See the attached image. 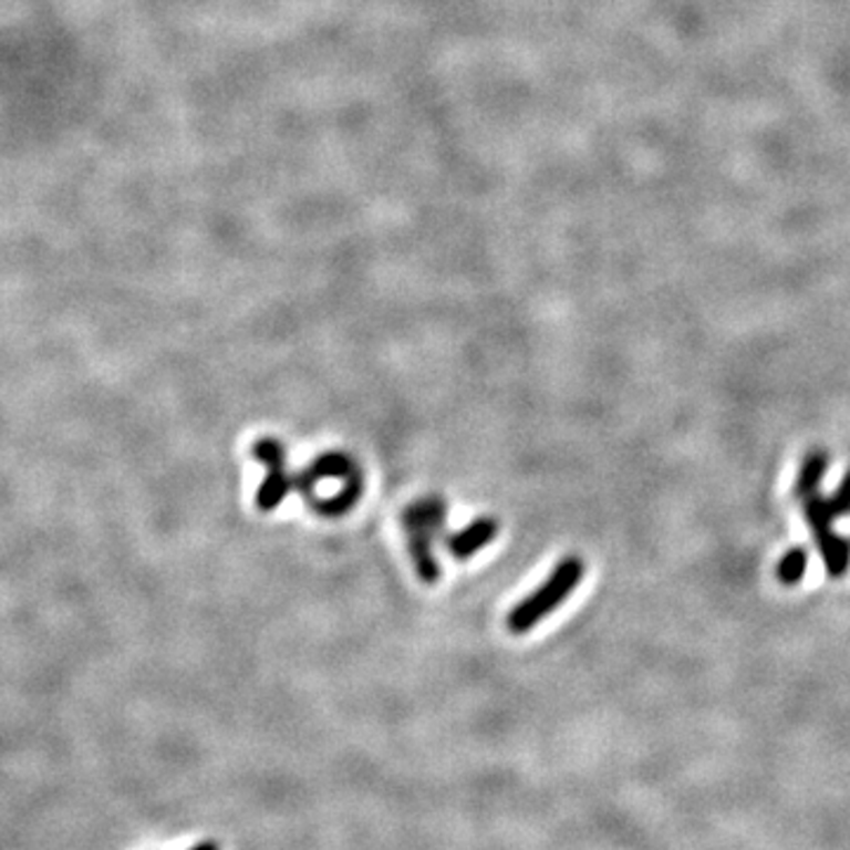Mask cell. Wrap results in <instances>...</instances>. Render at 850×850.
<instances>
[{
  "label": "cell",
  "mask_w": 850,
  "mask_h": 850,
  "mask_svg": "<svg viewBox=\"0 0 850 850\" xmlns=\"http://www.w3.org/2000/svg\"><path fill=\"white\" fill-rule=\"evenodd\" d=\"M191 850H220V846H218V843H212V841H204V843H199V846H194Z\"/></svg>",
  "instance_id": "cell-7"
},
{
  "label": "cell",
  "mask_w": 850,
  "mask_h": 850,
  "mask_svg": "<svg viewBox=\"0 0 850 850\" xmlns=\"http://www.w3.org/2000/svg\"><path fill=\"white\" fill-rule=\"evenodd\" d=\"M827 468V456L822 452H815L806 458L799 483H796V494L801 496L806 504V516L818 539L820 551L825 556L827 570L831 577H841L848 570L850 562V548L846 541L831 535V522L839 516L850 512V475L843 480L841 489L831 496V499H822L818 494L820 480Z\"/></svg>",
  "instance_id": "cell-1"
},
{
  "label": "cell",
  "mask_w": 850,
  "mask_h": 850,
  "mask_svg": "<svg viewBox=\"0 0 850 850\" xmlns=\"http://www.w3.org/2000/svg\"><path fill=\"white\" fill-rule=\"evenodd\" d=\"M496 535H499V522L494 518H477L456 531V535L447 537V551L456 560H468L475 553H480L487 543H491Z\"/></svg>",
  "instance_id": "cell-5"
},
{
  "label": "cell",
  "mask_w": 850,
  "mask_h": 850,
  "mask_svg": "<svg viewBox=\"0 0 850 850\" xmlns=\"http://www.w3.org/2000/svg\"><path fill=\"white\" fill-rule=\"evenodd\" d=\"M581 577H583V562L579 558L570 556V558L560 560L556 564L553 574L548 577L535 593L520 600L518 605L510 610V614L506 619L508 631L516 633V635L529 633L541 622V619H546L548 614H553L562 605V602L574 593Z\"/></svg>",
  "instance_id": "cell-2"
},
{
  "label": "cell",
  "mask_w": 850,
  "mask_h": 850,
  "mask_svg": "<svg viewBox=\"0 0 850 850\" xmlns=\"http://www.w3.org/2000/svg\"><path fill=\"white\" fill-rule=\"evenodd\" d=\"M447 506L439 496H425L404 510V529L410 541V553L416 564V572L425 583L439 579V564L435 558L433 541L445 527Z\"/></svg>",
  "instance_id": "cell-3"
},
{
  "label": "cell",
  "mask_w": 850,
  "mask_h": 850,
  "mask_svg": "<svg viewBox=\"0 0 850 850\" xmlns=\"http://www.w3.org/2000/svg\"><path fill=\"white\" fill-rule=\"evenodd\" d=\"M253 456L265 466V470H268L258 487L256 506L262 512H270L287 499L291 489H296V475L289 473L287 449H283L279 439H272V437L258 439L253 445Z\"/></svg>",
  "instance_id": "cell-4"
},
{
  "label": "cell",
  "mask_w": 850,
  "mask_h": 850,
  "mask_svg": "<svg viewBox=\"0 0 850 850\" xmlns=\"http://www.w3.org/2000/svg\"><path fill=\"white\" fill-rule=\"evenodd\" d=\"M806 562L808 560H806V553L801 551V548H794V551H789L777 567L779 581H785V583L801 581V577L806 574Z\"/></svg>",
  "instance_id": "cell-6"
}]
</instances>
